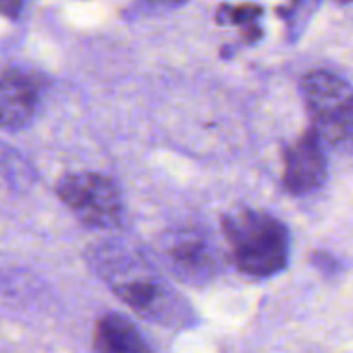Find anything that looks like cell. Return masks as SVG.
<instances>
[{
	"mask_svg": "<svg viewBox=\"0 0 353 353\" xmlns=\"http://www.w3.org/2000/svg\"><path fill=\"white\" fill-rule=\"evenodd\" d=\"M94 266L112 291L139 316L166 326H183L192 310L183 297L133 250L104 243L94 252Z\"/></svg>",
	"mask_w": 353,
	"mask_h": 353,
	"instance_id": "1",
	"label": "cell"
},
{
	"mask_svg": "<svg viewBox=\"0 0 353 353\" xmlns=\"http://www.w3.org/2000/svg\"><path fill=\"white\" fill-rule=\"evenodd\" d=\"M301 90L318 139L341 154H353V88L339 75L314 71L303 77Z\"/></svg>",
	"mask_w": 353,
	"mask_h": 353,
	"instance_id": "2",
	"label": "cell"
},
{
	"mask_svg": "<svg viewBox=\"0 0 353 353\" xmlns=\"http://www.w3.org/2000/svg\"><path fill=\"white\" fill-rule=\"evenodd\" d=\"M225 233L233 245L237 266L252 276H272L287 264V231L266 214L241 212L225 219Z\"/></svg>",
	"mask_w": 353,
	"mask_h": 353,
	"instance_id": "3",
	"label": "cell"
},
{
	"mask_svg": "<svg viewBox=\"0 0 353 353\" xmlns=\"http://www.w3.org/2000/svg\"><path fill=\"white\" fill-rule=\"evenodd\" d=\"M61 200L88 227L114 229L123 216V202L117 185L98 172L67 174L57 188Z\"/></svg>",
	"mask_w": 353,
	"mask_h": 353,
	"instance_id": "4",
	"label": "cell"
},
{
	"mask_svg": "<svg viewBox=\"0 0 353 353\" xmlns=\"http://www.w3.org/2000/svg\"><path fill=\"white\" fill-rule=\"evenodd\" d=\"M160 252L170 272L188 283H208L221 268V256L208 231L192 225L168 229L160 237Z\"/></svg>",
	"mask_w": 353,
	"mask_h": 353,
	"instance_id": "5",
	"label": "cell"
},
{
	"mask_svg": "<svg viewBox=\"0 0 353 353\" xmlns=\"http://www.w3.org/2000/svg\"><path fill=\"white\" fill-rule=\"evenodd\" d=\"M322 141L314 131L301 135L285 152V185L291 194L303 196L318 190L326 179Z\"/></svg>",
	"mask_w": 353,
	"mask_h": 353,
	"instance_id": "6",
	"label": "cell"
},
{
	"mask_svg": "<svg viewBox=\"0 0 353 353\" xmlns=\"http://www.w3.org/2000/svg\"><path fill=\"white\" fill-rule=\"evenodd\" d=\"M40 104L38 83L21 71L0 75V127L17 131L30 125Z\"/></svg>",
	"mask_w": 353,
	"mask_h": 353,
	"instance_id": "7",
	"label": "cell"
},
{
	"mask_svg": "<svg viewBox=\"0 0 353 353\" xmlns=\"http://www.w3.org/2000/svg\"><path fill=\"white\" fill-rule=\"evenodd\" d=\"M94 349L96 353H152L139 330L119 314H108L98 320Z\"/></svg>",
	"mask_w": 353,
	"mask_h": 353,
	"instance_id": "8",
	"label": "cell"
},
{
	"mask_svg": "<svg viewBox=\"0 0 353 353\" xmlns=\"http://www.w3.org/2000/svg\"><path fill=\"white\" fill-rule=\"evenodd\" d=\"M262 15L260 7H252V5H243V7H227L223 5L216 13V21L219 23H235L241 26L245 32V42H256L262 38V30L258 26V17Z\"/></svg>",
	"mask_w": 353,
	"mask_h": 353,
	"instance_id": "9",
	"label": "cell"
},
{
	"mask_svg": "<svg viewBox=\"0 0 353 353\" xmlns=\"http://www.w3.org/2000/svg\"><path fill=\"white\" fill-rule=\"evenodd\" d=\"M316 3L318 0H291V5L287 9H281V17L287 19L291 30H299L312 15Z\"/></svg>",
	"mask_w": 353,
	"mask_h": 353,
	"instance_id": "10",
	"label": "cell"
},
{
	"mask_svg": "<svg viewBox=\"0 0 353 353\" xmlns=\"http://www.w3.org/2000/svg\"><path fill=\"white\" fill-rule=\"evenodd\" d=\"M28 0H0V15L5 17H19Z\"/></svg>",
	"mask_w": 353,
	"mask_h": 353,
	"instance_id": "11",
	"label": "cell"
},
{
	"mask_svg": "<svg viewBox=\"0 0 353 353\" xmlns=\"http://www.w3.org/2000/svg\"><path fill=\"white\" fill-rule=\"evenodd\" d=\"M148 3L156 5V7H181L188 3V0H148Z\"/></svg>",
	"mask_w": 353,
	"mask_h": 353,
	"instance_id": "12",
	"label": "cell"
},
{
	"mask_svg": "<svg viewBox=\"0 0 353 353\" xmlns=\"http://www.w3.org/2000/svg\"><path fill=\"white\" fill-rule=\"evenodd\" d=\"M336 3H341V5H347V3H353V0H336Z\"/></svg>",
	"mask_w": 353,
	"mask_h": 353,
	"instance_id": "13",
	"label": "cell"
}]
</instances>
